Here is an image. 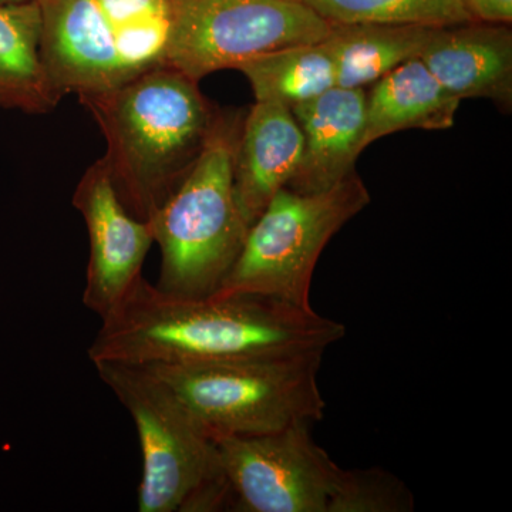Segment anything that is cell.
Masks as SVG:
<instances>
[{
	"label": "cell",
	"instance_id": "6da1fadb",
	"mask_svg": "<svg viewBox=\"0 0 512 512\" xmlns=\"http://www.w3.org/2000/svg\"><path fill=\"white\" fill-rule=\"evenodd\" d=\"M345 333L336 320L276 299L177 295L141 278L119 308L101 319L87 355L93 365H190L326 350Z\"/></svg>",
	"mask_w": 512,
	"mask_h": 512
},
{
	"label": "cell",
	"instance_id": "7a4b0ae2",
	"mask_svg": "<svg viewBox=\"0 0 512 512\" xmlns=\"http://www.w3.org/2000/svg\"><path fill=\"white\" fill-rule=\"evenodd\" d=\"M79 100L106 137L120 200L146 222L183 183L218 121L197 83L165 64Z\"/></svg>",
	"mask_w": 512,
	"mask_h": 512
},
{
	"label": "cell",
	"instance_id": "3957f363",
	"mask_svg": "<svg viewBox=\"0 0 512 512\" xmlns=\"http://www.w3.org/2000/svg\"><path fill=\"white\" fill-rule=\"evenodd\" d=\"M94 367L136 426L143 457L138 511L231 507L215 441L177 394L144 367L111 362Z\"/></svg>",
	"mask_w": 512,
	"mask_h": 512
},
{
	"label": "cell",
	"instance_id": "277c9868",
	"mask_svg": "<svg viewBox=\"0 0 512 512\" xmlns=\"http://www.w3.org/2000/svg\"><path fill=\"white\" fill-rule=\"evenodd\" d=\"M42 52L62 100L110 92L164 66L173 0H40Z\"/></svg>",
	"mask_w": 512,
	"mask_h": 512
},
{
	"label": "cell",
	"instance_id": "5b68a950",
	"mask_svg": "<svg viewBox=\"0 0 512 512\" xmlns=\"http://www.w3.org/2000/svg\"><path fill=\"white\" fill-rule=\"evenodd\" d=\"M323 353L308 350L144 369L177 394L212 439L256 436L325 417L318 384Z\"/></svg>",
	"mask_w": 512,
	"mask_h": 512
},
{
	"label": "cell",
	"instance_id": "8992f818",
	"mask_svg": "<svg viewBox=\"0 0 512 512\" xmlns=\"http://www.w3.org/2000/svg\"><path fill=\"white\" fill-rule=\"evenodd\" d=\"M237 143L235 127L218 117L183 183L148 221L161 252L156 285L165 292L218 291L241 251L249 227L235 198Z\"/></svg>",
	"mask_w": 512,
	"mask_h": 512
},
{
	"label": "cell",
	"instance_id": "52a82bcc",
	"mask_svg": "<svg viewBox=\"0 0 512 512\" xmlns=\"http://www.w3.org/2000/svg\"><path fill=\"white\" fill-rule=\"evenodd\" d=\"M370 204L359 175L328 191L299 194L282 188L248 228L221 282V293H247L313 309V274L330 239Z\"/></svg>",
	"mask_w": 512,
	"mask_h": 512
},
{
	"label": "cell",
	"instance_id": "ba28073f",
	"mask_svg": "<svg viewBox=\"0 0 512 512\" xmlns=\"http://www.w3.org/2000/svg\"><path fill=\"white\" fill-rule=\"evenodd\" d=\"M330 30L295 0H173L165 66L198 83L266 53L320 42Z\"/></svg>",
	"mask_w": 512,
	"mask_h": 512
},
{
	"label": "cell",
	"instance_id": "9c48e42d",
	"mask_svg": "<svg viewBox=\"0 0 512 512\" xmlns=\"http://www.w3.org/2000/svg\"><path fill=\"white\" fill-rule=\"evenodd\" d=\"M214 441L232 510L329 512L343 468L315 443L308 423Z\"/></svg>",
	"mask_w": 512,
	"mask_h": 512
},
{
	"label": "cell",
	"instance_id": "30bf717a",
	"mask_svg": "<svg viewBox=\"0 0 512 512\" xmlns=\"http://www.w3.org/2000/svg\"><path fill=\"white\" fill-rule=\"evenodd\" d=\"M73 205L89 232L83 303L104 319L143 278L144 261L154 244L153 232L148 222L137 220L120 200L104 158L87 168L74 191Z\"/></svg>",
	"mask_w": 512,
	"mask_h": 512
},
{
	"label": "cell",
	"instance_id": "8fae6325",
	"mask_svg": "<svg viewBox=\"0 0 512 512\" xmlns=\"http://www.w3.org/2000/svg\"><path fill=\"white\" fill-rule=\"evenodd\" d=\"M291 111L301 127L303 150L298 170L286 188L316 194L356 173L365 128V89L336 86L296 104Z\"/></svg>",
	"mask_w": 512,
	"mask_h": 512
},
{
	"label": "cell",
	"instance_id": "7c38bea8",
	"mask_svg": "<svg viewBox=\"0 0 512 512\" xmlns=\"http://www.w3.org/2000/svg\"><path fill=\"white\" fill-rule=\"evenodd\" d=\"M437 82L458 100L512 104L510 25L471 20L437 28L420 55Z\"/></svg>",
	"mask_w": 512,
	"mask_h": 512
},
{
	"label": "cell",
	"instance_id": "4fadbf2b",
	"mask_svg": "<svg viewBox=\"0 0 512 512\" xmlns=\"http://www.w3.org/2000/svg\"><path fill=\"white\" fill-rule=\"evenodd\" d=\"M303 136L291 109L256 101L238 136L234 190L239 211L251 227L301 163Z\"/></svg>",
	"mask_w": 512,
	"mask_h": 512
},
{
	"label": "cell",
	"instance_id": "5bb4252c",
	"mask_svg": "<svg viewBox=\"0 0 512 512\" xmlns=\"http://www.w3.org/2000/svg\"><path fill=\"white\" fill-rule=\"evenodd\" d=\"M460 101L437 82L420 57L400 64L366 94L360 150L409 128L447 130L454 126Z\"/></svg>",
	"mask_w": 512,
	"mask_h": 512
},
{
	"label": "cell",
	"instance_id": "9a60e30c",
	"mask_svg": "<svg viewBox=\"0 0 512 512\" xmlns=\"http://www.w3.org/2000/svg\"><path fill=\"white\" fill-rule=\"evenodd\" d=\"M40 0L0 5V107L47 113L59 103L42 52Z\"/></svg>",
	"mask_w": 512,
	"mask_h": 512
},
{
	"label": "cell",
	"instance_id": "2e32d148",
	"mask_svg": "<svg viewBox=\"0 0 512 512\" xmlns=\"http://www.w3.org/2000/svg\"><path fill=\"white\" fill-rule=\"evenodd\" d=\"M434 26L403 23L332 25L325 42L333 57L338 86L359 89L417 59L429 45Z\"/></svg>",
	"mask_w": 512,
	"mask_h": 512
},
{
	"label": "cell",
	"instance_id": "e0dca14e",
	"mask_svg": "<svg viewBox=\"0 0 512 512\" xmlns=\"http://www.w3.org/2000/svg\"><path fill=\"white\" fill-rule=\"evenodd\" d=\"M251 83L256 101L292 109L338 86L336 66L325 39L275 50L238 67Z\"/></svg>",
	"mask_w": 512,
	"mask_h": 512
},
{
	"label": "cell",
	"instance_id": "ac0fdd59",
	"mask_svg": "<svg viewBox=\"0 0 512 512\" xmlns=\"http://www.w3.org/2000/svg\"><path fill=\"white\" fill-rule=\"evenodd\" d=\"M330 25L403 23L444 26L474 20L463 0H295Z\"/></svg>",
	"mask_w": 512,
	"mask_h": 512
},
{
	"label": "cell",
	"instance_id": "d6986e66",
	"mask_svg": "<svg viewBox=\"0 0 512 512\" xmlns=\"http://www.w3.org/2000/svg\"><path fill=\"white\" fill-rule=\"evenodd\" d=\"M414 497L403 481L382 468L343 470L329 512H412Z\"/></svg>",
	"mask_w": 512,
	"mask_h": 512
},
{
	"label": "cell",
	"instance_id": "ffe728a7",
	"mask_svg": "<svg viewBox=\"0 0 512 512\" xmlns=\"http://www.w3.org/2000/svg\"><path fill=\"white\" fill-rule=\"evenodd\" d=\"M463 3L477 22L511 25L512 0H463Z\"/></svg>",
	"mask_w": 512,
	"mask_h": 512
},
{
	"label": "cell",
	"instance_id": "44dd1931",
	"mask_svg": "<svg viewBox=\"0 0 512 512\" xmlns=\"http://www.w3.org/2000/svg\"><path fill=\"white\" fill-rule=\"evenodd\" d=\"M26 2V0H0V5H10V3Z\"/></svg>",
	"mask_w": 512,
	"mask_h": 512
}]
</instances>
